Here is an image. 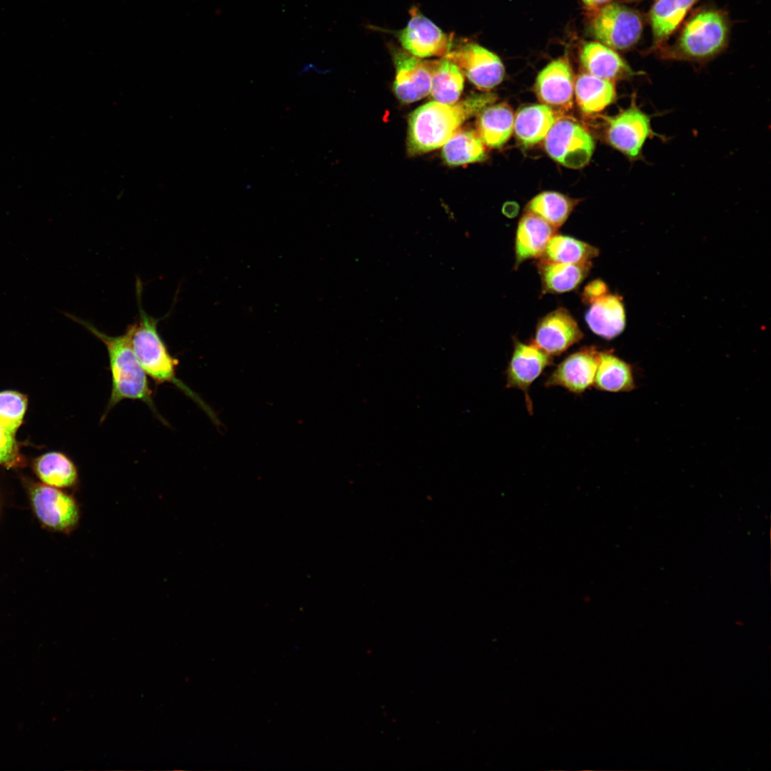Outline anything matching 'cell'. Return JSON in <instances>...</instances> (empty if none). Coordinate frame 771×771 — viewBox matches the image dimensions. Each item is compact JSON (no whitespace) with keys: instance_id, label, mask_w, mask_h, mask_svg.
I'll return each instance as SVG.
<instances>
[{"instance_id":"cell-7","label":"cell","mask_w":771,"mask_h":771,"mask_svg":"<svg viewBox=\"0 0 771 771\" xmlns=\"http://www.w3.org/2000/svg\"><path fill=\"white\" fill-rule=\"evenodd\" d=\"M594 147L593 138L586 128L567 117L556 119L545 138L548 155L570 168L585 166L591 158Z\"/></svg>"},{"instance_id":"cell-31","label":"cell","mask_w":771,"mask_h":771,"mask_svg":"<svg viewBox=\"0 0 771 771\" xmlns=\"http://www.w3.org/2000/svg\"><path fill=\"white\" fill-rule=\"evenodd\" d=\"M18 456L14 433L0 425V465H11Z\"/></svg>"},{"instance_id":"cell-16","label":"cell","mask_w":771,"mask_h":771,"mask_svg":"<svg viewBox=\"0 0 771 771\" xmlns=\"http://www.w3.org/2000/svg\"><path fill=\"white\" fill-rule=\"evenodd\" d=\"M580 60L588 73L610 81L637 74L618 53L600 42L586 43L580 51Z\"/></svg>"},{"instance_id":"cell-8","label":"cell","mask_w":771,"mask_h":771,"mask_svg":"<svg viewBox=\"0 0 771 771\" xmlns=\"http://www.w3.org/2000/svg\"><path fill=\"white\" fill-rule=\"evenodd\" d=\"M443 57L455 63L483 91L494 88L504 77L505 69L499 57L475 43L460 44Z\"/></svg>"},{"instance_id":"cell-21","label":"cell","mask_w":771,"mask_h":771,"mask_svg":"<svg viewBox=\"0 0 771 771\" xmlns=\"http://www.w3.org/2000/svg\"><path fill=\"white\" fill-rule=\"evenodd\" d=\"M697 0H656L649 20L652 28L653 48L662 46L677 29L684 17Z\"/></svg>"},{"instance_id":"cell-17","label":"cell","mask_w":771,"mask_h":771,"mask_svg":"<svg viewBox=\"0 0 771 771\" xmlns=\"http://www.w3.org/2000/svg\"><path fill=\"white\" fill-rule=\"evenodd\" d=\"M557 229L540 217L526 212L520 218L515 237V264L540 258Z\"/></svg>"},{"instance_id":"cell-30","label":"cell","mask_w":771,"mask_h":771,"mask_svg":"<svg viewBox=\"0 0 771 771\" xmlns=\"http://www.w3.org/2000/svg\"><path fill=\"white\" fill-rule=\"evenodd\" d=\"M28 400L26 395L14 390L0 392V425L15 433L21 425Z\"/></svg>"},{"instance_id":"cell-13","label":"cell","mask_w":771,"mask_h":771,"mask_svg":"<svg viewBox=\"0 0 771 771\" xmlns=\"http://www.w3.org/2000/svg\"><path fill=\"white\" fill-rule=\"evenodd\" d=\"M583 333L565 308H559L538 323L533 343L550 356H558L578 343Z\"/></svg>"},{"instance_id":"cell-3","label":"cell","mask_w":771,"mask_h":771,"mask_svg":"<svg viewBox=\"0 0 771 771\" xmlns=\"http://www.w3.org/2000/svg\"><path fill=\"white\" fill-rule=\"evenodd\" d=\"M138 320L127 326L135 354L146 374L158 383H170L177 386L196 403L217 426L221 421L214 410L176 376L178 361L168 351L158 331L159 319L148 315L141 302L142 284L136 281Z\"/></svg>"},{"instance_id":"cell-24","label":"cell","mask_w":771,"mask_h":771,"mask_svg":"<svg viewBox=\"0 0 771 771\" xmlns=\"http://www.w3.org/2000/svg\"><path fill=\"white\" fill-rule=\"evenodd\" d=\"M575 99L585 113L594 114L610 105L616 97L613 81L603 79L589 73L580 74L574 85Z\"/></svg>"},{"instance_id":"cell-29","label":"cell","mask_w":771,"mask_h":771,"mask_svg":"<svg viewBox=\"0 0 771 771\" xmlns=\"http://www.w3.org/2000/svg\"><path fill=\"white\" fill-rule=\"evenodd\" d=\"M577 201L556 192L546 191L535 196L527 206V212L543 218L555 229L561 226Z\"/></svg>"},{"instance_id":"cell-34","label":"cell","mask_w":771,"mask_h":771,"mask_svg":"<svg viewBox=\"0 0 771 771\" xmlns=\"http://www.w3.org/2000/svg\"><path fill=\"white\" fill-rule=\"evenodd\" d=\"M630 1H639V0H630Z\"/></svg>"},{"instance_id":"cell-27","label":"cell","mask_w":771,"mask_h":771,"mask_svg":"<svg viewBox=\"0 0 771 771\" xmlns=\"http://www.w3.org/2000/svg\"><path fill=\"white\" fill-rule=\"evenodd\" d=\"M34 471L44 484L56 488L73 485L77 480V470L73 462L59 452H49L34 463Z\"/></svg>"},{"instance_id":"cell-33","label":"cell","mask_w":771,"mask_h":771,"mask_svg":"<svg viewBox=\"0 0 771 771\" xmlns=\"http://www.w3.org/2000/svg\"><path fill=\"white\" fill-rule=\"evenodd\" d=\"M609 0H582L584 4L590 8H595L604 5Z\"/></svg>"},{"instance_id":"cell-5","label":"cell","mask_w":771,"mask_h":771,"mask_svg":"<svg viewBox=\"0 0 771 771\" xmlns=\"http://www.w3.org/2000/svg\"><path fill=\"white\" fill-rule=\"evenodd\" d=\"M654 136L657 133L651 117L638 106L635 96L629 106L607 119V141L630 160H640L646 141Z\"/></svg>"},{"instance_id":"cell-9","label":"cell","mask_w":771,"mask_h":771,"mask_svg":"<svg viewBox=\"0 0 771 771\" xmlns=\"http://www.w3.org/2000/svg\"><path fill=\"white\" fill-rule=\"evenodd\" d=\"M407 26L397 34L403 49L418 57L445 56L453 48V35L447 34L413 6Z\"/></svg>"},{"instance_id":"cell-2","label":"cell","mask_w":771,"mask_h":771,"mask_svg":"<svg viewBox=\"0 0 771 771\" xmlns=\"http://www.w3.org/2000/svg\"><path fill=\"white\" fill-rule=\"evenodd\" d=\"M71 320L81 325L105 345L109 358L111 373V391L103 418L109 411L124 399L141 400L158 417L152 398L146 374L142 368L131 342V336L126 328L121 336L108 335L91 323L73 314L64 313Z\"/></svg>"},{"instance_id":"cell-14","label":"cell","mask_w":771,"mask_h":771,"mask_svg":"<svg viewBox=\"0 0 771 771\" xmlns=\"http://www.w3.org/2000/svg\"><path fill=\"white\" fill-rule=\"evenodd\" d=\"M574 85L569 61L565 58H559L538 74L535 91L540 101L553 110L567 111L573 104Z\"/></svg>"},{"instance_id":"cell-12","label":"cell","mask_w":771,"mask_h":771,"mask_svg":"<svg viewBox=\"0 0 771 771\" xmlns=\"http://www.w3.org/2000/svg\"><path fill=\"white\" fill-rule=\"evenodd\" d=\"M599 351L594 346L581 348L558 363L545 381L547 388L560 386L580 395L594 383Z\"/></svg>"},{"instance_id":"cell-4","label":"cell","mask_w":771,"mask_h":771,"mask_svg":"<svg viewBox=\"0 0 771 771\" xmlns=\"http://www.w3.org/2000/svg\"><path fill=\"white\" fill-rule=\"evenodd\" d=\"M730 26L725 14L705 8L686 21L675 43L656 49L666 59L702 62L713 58L726 46Z\"/></svg>"},{"instance_id":"cell-20","label":"cell","mask_w":771,"mask_h":771,"mask_svg":"<svg viewBox=\"0 0 771 771\" xmlns=\"http://www.w3.org/2000/svg\"><path fill=\"white\" fill-rule=\"evenodd\" d=\"M556 119L555 111L545 104L523 107L514 117L515 133L525 146H533L545 139Z\"/></svg>"},{"instance_id":"cell-26","label":"cell","mask_w":771,"mask_h":771,"mask_svg":"<svg viewBox=\"0 0 771 771\" xmlns=\"http://www.w3.org/2000/svg\"><path fill=\"white\" fill-rule=\"evenodd\" d=\"M464 86L463 72L450 60L443 58L433 61L430 94L435 101L455 104Z\"/></svg>"},{"instance_id":"cell-1","label":"cell","mask_w":771,"mask_h":771,"mask_svg":"<svg viewBox=\"0 0 771 771\" xmlns=\"http://www.w3.org/2000/svg\"><path fill=\"white\" fill-rule=\"evenodd\" d=\"M495 99V95L484 93L453 104L434 101L420 106L408 119L409 153L420 154L443 146L464 121L479 114Z\"/></svg>"},{"instance_id":"cell-22","label":"cell","mask_w":771,"mask_h":771,"mask_svg":"<svg viewBox=\"0 0 771 771\" xmlns=\"http://www.w3.org/2000/svg\"><path fill=\"white\" fill-rule=\"evenodd\" d=\"M513 124V113L508 105L488 106L479 113L476 132L485 146L500 148L510 138Z\"/></svg>"},{"instance_id":"cell-23","label":"cell","mask_w":771,"mask_h":771,"mask_svg":"<svg viewBox=\"0 0 771 771\" xmlns=\"http://www.w3.org/2000/svg\"><path fill=\"white\" fill-rule=\"evenodd\" d=\"M538 268L544 291L561 293L573 291L581 283L589 273L591 263H562L540 258Z\"/></svg>"},{"instance_id":"cell-25","label":"cell","mask_w":771,"mask_h":771,"mask_svg":"<svg viewBox=\"0 0 771 771\" xmlns=\"http://www.w3.org/2000/svg\"><path fill=\"white\" fill-rule=\"evenodd\" d=\"M487 156L485 144L476 131L458 128L443 145L442 157L449 166L481 161Z\"/></svg>"},{"instance_id":"cell-15","label":"cell","mask_w":771,"mask_h":771,"mask_svg":"<svg viewBox=\"0 0 771 771\" xmlns=\"http://www.w3.org/2000/svg\"><path fill=\"white\" fill-rule=\"evenodd\" d=\"M31 500L38 518L46 526L68 530L79 520L77 505L72 498L47 485H36L31 490Z\"/></svg>"},{"instance_id":"cell-32","label":"cell","mask_w":771,"mask_h":771,"mask_svg":"<svg viewBox=\"0 0 771 771\" xmlns=\"http://www.w3.org/2000/svg\"><path fill=\"white\" fill-rule=\"evenodd\" d=\"M608 293V288L605 283L600 280H595L585 288L583 296L586 302L590 303Z\"/></svg>"},{"instance_id":"cell-11","label":"cell","mask_w":771,"mask_h":771,"mask_svg":"<svg viewBox=\"0 0 771 771\" xmlns=\"http://www.w3.org/2000/svg\"><path fill=\"white\" fill-rule=\"evenodd\" d=\"M393 90L397 98L412 103L426 96L430 91L433 61H423L401 49H393Z\"/></svg>"},{"instance_id":"cell-18","label":"cell","mask_w":771,"mask_h":771,"mask_svg":"<svg viewBox=\"0 0 771 771\" xmlns=\"http://www.w3.org/2000/svg\"><path fill=\"white\" fill-rule=\"evenodd\" d=\"M590 304L585 321L594 333L605 339H613L622 333L625 326V315L618 296L608 293Z\"/></svg>"},{"instance_id":"cell-28","label":"cell","mask_w":771,"mask_h":771,"mask_svg":"<svg viewBox=\"0 0 771 771\" xmlns=\"http://www.w3.org/2000/svg\"><path fill=\"white\" fill-rule=\"evenodd\" d=\"M598 255V250L574 238L555 234L548 241L541 259L562 263H580L590 261Z\"/></svg>"},{"instance_id":"cell-19","label":"cell","mask_w":771,"mask_h":771,"mask_svg":"<svg viewBox=\"0 0 771 771\" xmlns=\"http://www.w3.org/2000/svg\"><path fill=\"white\" fill-rule=\"evenodd\" d=\"M593 386L601 391L630 392L636 388L633 369L610 351L599 352Z\"/></svg>"},{"instance_id":"cell-6","label":"cell","mask_w":771,"mask_h":771,"mask_svg":"<svg viewBox=\"0 0 771 771\" xmlns=\"http://www.w3.org/2000/svg\"><path fill=\"white\" fill-rule=\"evenodd\" d=\"M590 29L600 43L611 49L626 50L639 41L642 31V20L636 11L611 3L600 7L595 14Z\"/></svg>"},{"instance_id":"cell-10","label":"cell","mask_w":771,"mask_h":771,"mask_svg":"<svg viewBox=\"0 0 771 771\" xmlns=\"http://www.w3.org/2000/svg\"><path fill=\"white\" fill-rule=\"evenodd\" d=\"M513 343V351L505 371V387L523 392L526 408L532 415L533 406L529 395L530 387L553 363V357L533 343H524L516 339Z\"/></svg>"}]
</instances>
